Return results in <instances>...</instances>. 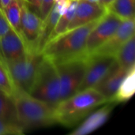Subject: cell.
Here are the masks:
<instances>
[{
	"label": "cell",
	"mask_w": 135,
	"mask_h": 135,
	"mask_svg": "<svg viewBox=\"0 0 135 135\" xmlns=\"http://www.w3.org/2000/svg\"><path fill=\"white\" fill-rule=\"evenodd\" d=\"M25 1L27 3V5L29 6V8L39 15L40 8L41 6L43 0H25Z\"/></svg>",
	"instance_id": "cell-26"
},
{
	"label": "cell",
	"mask_w": 135,
	"mask_h": 135,
	"mask_svg": "<svg viewBox=\"0 0 135 135\" xmlns=\"http://www.w3.org/2000/svg\"><path fill=\"white\" fill-rule=\"evenodd\" d=\"M42 57L41 53L27 51L17 59L6 61V69L15 89L29 93Z\"/></svg>",
	"instance_id": "cell-5"
},
{
	"label": "cell",
	"mask_w": 135,
	"mask_h": 135,
	"mask_svg": "<svg viewBox=\"0 0 135 135\" xmlns=\"http://www.w3.org/2000/svg\"><path fill=\"white\" fill-rule=\"evenodd\" d=\"M20 2L22 40L27 51L37 52V44L42 29L43 19L29 8L25 0H20Z\"/></svg>",
	"instance_id": "cell-8"
},
{
	"label": "cell",
	"mask_w": 135,
	"mask_h": 135,
	"mask_svg": "<svg viewBox=\"0 0 135 135\" xmlns=\"http://www.w3.org/2000/svg\"><path fill=\"white\" fill-rule=\"evenodd\" d=\"M134 92L135 66H134L129 70L110 102H114L115 104L126 102L134 96Z\"/></svg>",
	"instance_id": "cell-16"
},
{
	"label": "cell",
	"mask_w": 135,
	"mask_h": 135,
	"mask_svg": "<svg viewBox=\"0 0 135 135\" xmlns=\"http://www.w3.org/2000/svg\"><path fill=\"white\" fill-rule=\"evenodd\" d=\"M129 70L120 67L116 62L107 74L93 87V89L99 92L108 100V102H110Z\"/></svg>",
	"instance_id": "cell-14"
},
{
	"label": "cell",
	"mask_w": 135,
	"mask_h": 135,
	"mask_svg": "<svg viewBox=\"0 0 135 135\" xmlns=\"http://www.w3.org/2000/svg\"><path fill=\"white\" fill-rule=\"evenodd\" d=\"M23 134H25V131L18 124L0 119V135H20Z\"/></svg>",
	"instance_id": "cell-23"
},
{
	"label": "cell",
	"mask_w": 135,
	"mask_h": 135,
	"mask_svg": "<svg viewBox=\"0 0 135 135\" xmlns=\"http://www.w3.org/2000/svg\"><path fill=\"white\" fill-rule=\"evenodd\" d=\"M108 12V9L100 3L92 2L87 0H78L74 18L69 25L66 31L100 20Z\"/></svg>",
	"instance_id": "cell-11"
},
{
	"label": "cell",
	"mask_w": 135,
	"mask_h": 135,
	"mask_svg": "<svg viewBox=\"0 0 135 135\" xmlns=\"http://www.w3.org/2000/svg\"><path fill=\"white\" fill-rule=\"evenodd\" d=\"M0 45L5 61L17 59L27 51L21 36L12 28L0 37Z\"/></svg>",
	"instance_id": "cell-15"
},
{
	"label": "cell",
	"mask_w": 135,
	"mask_h": 135,
	"mask_svg": "<svg viewBox=\"0 0 135 135\" xmlns=\"http://www.w3.org/2000/svg\"><path fill=\"white\" fill-rule=\"evenodd\" d=\"M3 13L10 27L21 36L20 0H11L9 4L3 8Z\"/></svg>",
	"instance_id": "cell-19"
},
{
	"label": "cell",
	"mask_w": 135,
	"mask_h": 135,
	"mask_svg": "<svg viewBox=\"0 0 135 135\" xmlns=\"http://www.w3.org/2000/svg\"><path fill=\"white\" fill-rule=\"evenodd\" d=\"M113 2V0H100V3L101 5H103L104 7H106L107 9H108L109 6L112 4V2Z\"/></svg>",
	"instance_id": "cell-27"
},
{
	"label": "cell",
	"mask_w": 135,
	"mask_h": 135,
	"mask_svg": "<svg viewBox=\"0 0 135 135\" xmlns=\"http://www.w3.org/2000/svg\"><path fill=\"white\" fill-rule=\"evenodd\" d=\"M134 36V18L123 20L114 34L93 53L115 56L119 48Z\"/></svg>",
	"instance_id": "cell-10"
},
{
	"label": "cell",
	"mask_w": 135,
	"mask_h": 135,
	"mask_svg": "<svg viewBox=\"0 0 135 135\" xmlns=\"http://www.w3.org/2000/svg\"><path fill=\"white\" fill-rule=\"evenodd\" d=\"M106 103H108V100L93 88L77 92L61 100L55 108L56 123L68 128L72 127L96 108Z\"/></svg>",
	"instance_id": "cell-1"
},
{
	"label": "cell",
	"mask_w": 135,
	"mask_h": 135,
	"mask_svg": "<svg viewBox=\"0 0 135 135\" xmlns=\"http://www.w3.org/2000/svg\"><path fill=\"white\" fill-rule=\"evenodd\" d=\"M55 1V0H43L41 6L40 8V12H39V15L43 19V21L47 15V13L50 11L51 8L52 7Z\"/></svg>",
	"instance_id": "cell-24"
},
{
	"label": "cell",
	"mask_w": 135,
	"mask_h": 135,
	"mask_svg": "<svg viewBox=\"0 0 135 135\" xmlns=\"http://www.w3.org/2000/svg\"><path fill=\"white\" fill-rule=\"evenodd\" d=\"M0 9H2V10H3V8H2V4H1V2H0Z\"/></svg>",
	"instance_id": "cell-31"
},
{
	"label": "cell",
	"mask_w": 135,
	"mask_h": 135,
	"mask_svg": "<svg viewBox=\"0 0 135 135\" xmlns=\"http://www.w3.org/2000/svg\"><path fill=\"white\" fill-rule=\"evenodd\" d=\"M13 99L17 123L25 132L28 130L49 127L56 123L55 107L18 89H15Z\"/></svg>",
	"instance_id": "cell-3"
},
{
	"label": "cell",
	"mask_w": 135,
	"mask_h": 135,
	"mask_svg": "<svg viewBox=\"0 0 135 135\" xmlns=\"http://www.w3.org/2000/svg\"><path fill=\"white\" fill-rule=\"evenodd\" d=\"M114 102L106 103L104 106L92 112L70 135H87L94 132L102 127L109 119L115 106Z\"/></svg>",
	"instance_id": "cell-12"
},
{
	"label": "cell",
	"mask_w": 135,
	"mask_h": 135,
	"mask_svg": "<svg viewBox=\"0 0 135 135\" xmlns=\"http://www.w3.org/2000/svg\"><path fill=\"white\" fill-rule=\"evenodd\" d=\"M78 0H70L66 9L65 10L63 14L60 17L53 32L50 35L47 42L52 40L53 39L56 38L57 36L62 34L63 32H65L67 30L69 25L70 24L72 19L74 18L75 10H76L77 6H78Z\"/></svg>",
	"instance_id": "cell-18"
},
{
	"label": "cell",
	"mask_w": 135,
	"mask_h": 135,
	"mask_svg": "<svg viewBox=\"0 0 135 135\" xmlns=\"http://www.w3.org/2000/svg\"><path fill=\"white\" fill-rule=\"evenodd\" d=\"M10 28L11 27L5 17L3 10L0 9V37L4 36L10 29Z\"/></svg>",
	"instance_id": "cell-25"
},
{
	"label": "cell",
	"mask_w": 135,
	"mask_h": 135,
	"mask_svg": "<svg viewBox=\"0 0 135 135\" xmlns=\"http://www.w3.org/2000/svg\"><path fill=\"white\" fill-rule=\"evenodd\" d=\"M116 62L115 57L109 55H87L85 73L78 92L93 88Z\"/></svg>",
	"instance_id": "cell-7"
},
{
	"label": "cell",
	"mask_w": 135,
	"mask_h": 135,
	"mask_svg": "<svg viewBox=\"0 0 135 135\" xmlns=\"http://www.w3.org/2000/svg\"><path fill=\"white\" fill-rule=\"evenodd\" d=\"M134 50L135 39L134 36H133L119 48L115 55V60L120 67L129 70L135 66Z\"/></svg>",
	"instance_id": "cell-17"
},
{
	"label": "cell",
	"mask_w": 135,
	"mask_h": 135,
	"mask_svg": "<svg viewBox=\"0 0 135 135\" xmlns=\"http://www.w3.org/2000/svg\"><path fill=\"white\" fill-rule=\"evenodd\" d=\"M70 0H55L47 15L43 21L41 32L37 44V52L41 53L60 17L66 9Z\"/></svg>",
	"instance_id": "cell-13"
},
{
	"label": "cell",
	"mask_w": 135,
	"mask_h": 135,
	"mask_svg": "<svg viewBox=\"0 0 135 135\" xmlns=\"http://www.w3.org/2000/svg\"><path fill=\"white\" fill-rule=\"evenodd\" d=\"M28 94L55 108L60 102L59 78L55 65L50 59L42 57Z\"/></svg>",
	"instance_id": "cell-4"
},
{
	"label": "cell",
	"mask_w": 135,
	"mask_h": 135,
	"mask_svg": "<svg viewBox=\"0 0 135 135\" xmlns=\"http://www.w3.org/2000/svg\"><path fill=\"white\" fill-rule=\"evenodd\" d=\"M122 19L111 12H108L88 35L85 44V53L90 55L106 42L116 31Z\"/></svg>",
	"instance_id": "cell-9"
},
{
	"label": "cell",
	"mask_w": 135,
	"mask_h": 135,
	"mask_svg": "<svg viewBox=\"0 0 135 135\" xmlns=\"http://www.w3.org/2000/svg\"><path fill=\"white\" fill-rule=\"evenodd\" d=\"M87 63V55L55 63L60 84V101L78 92L82 82Z\"/></svg>",
	"instance_id": "cell-6"
},
{
	"label": "cell",
	"mask_w": 135,
	"mask_h": 135,
	"mask_svg": "<svg viewBox=\"0 0 135 135\" xmlns=\"http://www.w3.org/2000/svg\"><path fill=\"white\" fill-rule=\"evenodd\" d=\"M11 0H0V2H1V4H2V8H4L6 6H7L8 4H9V2H10Z\"/></svg>",
	"instance_id": "cell-29"
},
{
	"label": "cell",
	"mask_w": 135,
	"mask_h": 135,
	"mask_svg": "<svg viewBox=\"0 0 135 135\" xmlns=\"http://www.w3.org/2000/svg\"><path fill=\"white\" fill-rule=\"evenodd\" d=\"M0 119L18 124L13 99L2 92H0Z\"/></svg>",
	"instance_id": "cell-21"
},
{
	"label": "cell",
	"mask_w": 135,
	"mask_h": 135,
	"mask_svg": "<svg viewBox=\"0 0 135 135\" xmlns=\"http://www.w3.org/2000/svg\"><path fill=\"white\" fill-rule=\"evenodd\" d=\"M0 92L5 93L9 97H13L15 86L12 81L6 65L0 62Z\"/></svg>",
	"instance_id": "cell-22"
},
{
	"label": "cell",
	"mask_w": 135,
	"mask_h": 135,
	"mask_svg": "<svg viewBox=\"0 0 135 135\" xmlns=\"http://www.w3.org/2000/svg\"><path fill=\"white\" fill-rule=\"evenodd\" d=\"M108 10L122 20L134 18V0H113Z\"/></svg>",
	"instance_id": "cell-20"
},
{
	"label": "cell",
	"mask_w": 135,
	"mask_h": 135,
	"mask_svg": "<svg viewBox=\"0 0 135 135\" xmlns=\"http://www.w3.org/2000/svg\"><path fill=\"white\" fill-rule=\"evenodd\" d=\"M87 1H89L92 2H97V3H100V0H87Z\"/></svg>",
	"instance_id": "cell-30"
},
{
	"label": "cell",
	"mask_w": 135,
	"mask_h": 135,
	"mask_svg": "<svg viewBox=\"0 0 135 135\" xmlns=\"http://www.w3.org/2000/svg\"><path fill=\"white\" fill-rule=\"evenodd\" d=\"M0 62L2 63H3L4 65H6V61H5V59H4L3 55H2V49H1V45H0Z\"/></svg>",
	"instance_id": "cell-28"
},
{
	"label": "cell",
	"mask_w": 135,
	"mask_h": 135,
	"mask_svg": "<svg viewBox=\"0 0 135 135\" xmlns=\"http://www.w3.org/2000/svg\"><path fill=\"white\" fill-rule=\"evenodd\" d=\"M99 21L63 32L47 42L42 49L41 55L54 63L86 55L85 44L88 35Z\"/></svg>",
	"instance_id": "cell-2"
}]
</instances>
